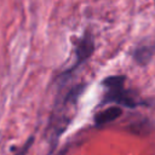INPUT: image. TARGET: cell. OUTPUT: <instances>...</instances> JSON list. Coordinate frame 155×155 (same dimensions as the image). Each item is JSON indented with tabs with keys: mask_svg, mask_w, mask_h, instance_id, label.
<instances>
[{
	"mask_svg": "<svg viewBox=\"0 0 155 155\" xmlns=\"http://www.w3.org/2000/svg\"><path fill=\"white\" fill-rule=\"evenodd\" d=\"M93 52H94V39H93V35L91 34V31L86 30L85 34L82 35V38H80L76 42V47H75L76 61L71 65V68L69 70H67L64 74H70L71 71L76 70V68L80 67L81 64H84L92 56Z\"/></svg>",
	"mask_w": 155,
	"mask_h": 155,
	"instance_id": "cell-1",
	"label": "cell"
},
{
	"mask_svg": "<svg viewBox=\"0 0 155 155\" xmlns=\"http://www.w3.org/2000/svg\"><path fill=\"white\" fill-rule=\"evenodd\" d=\"M107 90L108 91L104 94L103 103H116L117 105H124L127 108H134L139 104L134 93L124 90V86L110 87Z\"/></svg>",
	"mask_w": 155,
	"mask_h": 155,
	"instance_id": "cell-2",
	"label": "cell"
},
{
	"mask_svg": "<svg viewBox=\"0 0 155 155\" xmlns=\"http://www.w3.org/2000/svg\"><path fill=\"white\" fill-rule=\"evenodd\" d=\"M121 115H122V108L116 104V105L109 107V108H107V109L97 113L94 115L93 121H94V125L96 126H103L105 124H109V122L119 119Z\"/></svg>",
	"mask_w": 155,
	"mask_h": 155,
	"instance_id": "cell-3",
	"label": "cell"
},
{
	"mask_svg": "<svg viewBox=\"0 0 155 155\" xmlns=\"http://www.w3.org/2000/svg\"><path fill=\"white\" fill-rule=\"evenodd\" d=\"M127 130L136 136H147L151 132L153 125L148 119H140L128 125Z\"/></svg>",
	"mask_w": 155,
	"mask_h": 155,
	"instance_id": "cell-4",
	"label": "cell"
},
{
	"mask_svg": "<svg viewBox=\"0 0 155 155\" xmlns=\"http://www.w3.org/2000/svg\"><path fill=\"white\" fill-rule=\"evenodd\" d=\"M154 46H142L136 48L134 53H133V58L134 61L140 64V65H145L150 62V59L154 56Z\"/></svg>",
	"mask_w": 155,
	"mask_h": 155,
	"instance_id": "cell-5",
	"label": "cell"
},
{
	"mask_svg": "<svg viewBox=\"0 0 155 155\" xmlns=\"http://www.w3.org/2000/svg\"><path fill=\"white\" fill-rule=\"evenodd\" d=\"M126 81V76L125 75H110L107 76L102 84L105 88H110V87H117V86H124Z\"/></svg>",
	"mask_w": 155,
	"mask_h": 155,
	"instance_id": "cell-6",
	"label": "cell"
},
{
	"mask_svg": "<svg viewBox=\"0 0 155 155\" xmlns=\"http://www.w3.org/2000/svg\"><path fill=\"white\" fill-rule=\"evenodd\" d=\"M33 143H34V137L30 136V137L27 139V142L22 145V148H21L19 150H17V153H16L15 155H25V154L28 153V150L30 149V147L33 145Z\"/></svg>",
	"mask_w": 155,
	"mask_h": 155,
	"instance_id": "cell-7",
	"label": "cell"
}]
</instances>
